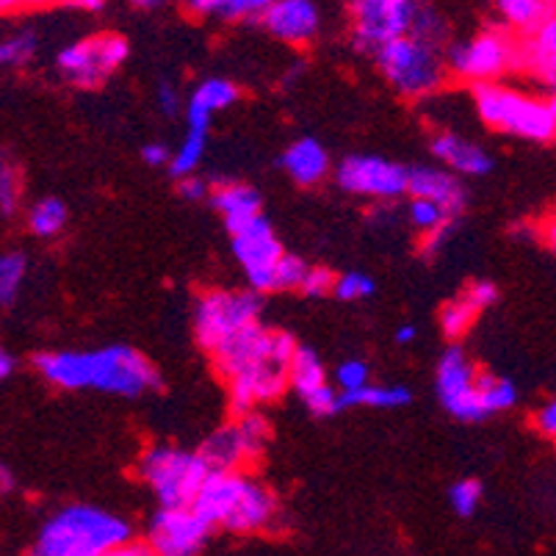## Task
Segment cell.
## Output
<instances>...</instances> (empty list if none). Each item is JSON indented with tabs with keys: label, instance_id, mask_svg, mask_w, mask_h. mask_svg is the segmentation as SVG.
Wrapping results in <instances>:
<instances>
[{
	"label": "cell",
	"instance_id": "obj_1",
	"mask_svg": "<svg viewBox=\"0 0 556 556\" xmlns=\"http://www.w3.org/2000/svg\"><path fill=\"white\" fill-rule=\"evenodd\" d=\"M294 338L266 330L261 325L227 341L214 352V366L230 388V409L236 418L255 413V404L271 402L291 386V363L296 355Z\"/></svg>",
	"mask_w": 556,
	"mask_h": 556
},
{
	"label": "cell",
	"instance_id": "obj_2",
	"mask_svg": "<svg viewBox=\"0 0 556 556\" xmlns=\"http://www.w3.org/2000/svg\"><path fill=\"white\" fill-rule=\"evenodd\" d=\"M37 371L62 391L94 388L116 396H141L159 388V374L144 355L130 346H103L92 352H42Z\"/></svg>",
	"mask_w": 556,
	"mask_h": 556
},
{
	"label": "cell",
	"instance_id": "obj_3",
	"mask_svg": "<svg viewBox=\"0 0 556 556\" xmlns=\"http://www.w3.org/2000/svg\"><path fill=\"white\" fill-rule=\"evenodd\" d=\"M191 507L211 526L241 534L269 529L277 518L275 495L244 471H211Z\"/></svg>",
	"mask_w": 556,
	"mask_h": 556
},
{
	"label": "cell",
	"instance_id": "obj_4",
	"mask_svg": "<svg viewBox=\"0 0 556 556\" xmlns=\"http://www.w3.org/2000/svg\"><path fill=\"white\" fill-rule=\"evenodd\" d=\"M128 540L130 529L123 518L89 504H73L42 526L34 556H105Z\"/></svg>",
	"mask_w": 556,
	"mask_h": 556
},
{
	"label": "cell",
	"instance_id": "obj_5",
	"mask_svg": "<svg viewBox=\"0 0 556 556\" xmlns=\"http://www.w3.org/2000/svg\"><path fill=\"white\" fill-rule=\"evenodd\" d=\"M473 105L479 119L498 134L540 144L556 139V114L548 98L520 92L504 84H482L473 86Z\"/></svg>",
	"mask_w": 556,
	"mask_h": 556
},
{
	"label": "cell",
	"instance_id": "obj_6",
	"mask_svg": "<svg viewBox=\"0 0 556 556\" xmlns=\"http://www.w3.org/2000/svg\"><path fill=\"white\" fill-rule=\"evenodd\" d=\"M382 78L402 98L418 100L438 92L448 75V50L434 39L407 34L374 53Z\"/></svg>",
	"mask_w": 556,
	"mask_h": 556
},
{
	"label": "cell",
	"instance_id": "obj_7",
	"mask_svg": "<svg viewBox=\"0 0 556 556\" xmlns=\"http://www.w3.org/2000/svg\"><path fill=\"white\" fill-rule=\"evenodd\" d=\"M139 477L150 484L164 509L191 507L211 468L200 452L175 446H153L141 454Z\"/></svg>",
	"mask_w": 556,
	"mask_h": 556
},
{
	"label": "cell",
	"instance_id": "obj_8",
	"mask_svg": "<svg viewBox=\"0 0 556 556\" xmlns=\"http://www.w3.org/2000/svg\"><path fill=\"white\" fill-rule=\"evenodd\" d=\"M523 62L520 37L509 28H484L465 42L448 48V73L473 86L498 84L504 75L518 73Z\"/></svg>",
	"mask_w": 556,
	"mask_h": 556
},
{
	"label": "cell",
	"instance_id": "obj_9",
	"mask_svg": "<svg viewBox=\"0 0 556 556\" xmlns=\"http://www.w3.org/2000/svg\"><path fill=\"white\" fill-rule=\"evenodd\" d=\"M261 318V296L257 291H208L194 307V336L205 352L216 349L257 325Z\"/></svg>",
	"mask_w": 556,
	"mask_h": 556
},
{
	"label": "cell",
	"instance_id": "obj_10",
	"mask_svg": "<svg viewBox=\"0 0 556 556\" xmlns=\"http://www.w3.org/2000/svg\"><path fill=\"white\" fill-rule=\"evenodd\" d=\"M421 9L424 0H349L352 42L363 53H377L413 34Z\"/></svg>",
	"mask_w": 556,
	"mask_h": 556
},
{
	"label": "cell",
	"instance_id": "obj_11",
	"mask_svg": "<svg viewBox=\"0 0 556 556\" xmlns=\"http://www.w3.org/2000/svg\"><path fill=\"white\" fill-rule=\"evenodd\" d=\"M130 45L119 34H92L55 55V70L75 86H100L128 62Z\"/></svg>",
	"mask_w": 556,
	"mask_h": 556
},
{
	"label": "cell",
	"instance_id": "obj_12",
	"mask_svg": "<svg viewBox=\"0 0 556 556\" xmlns=\"http://www.w3.org/2000/svg\"><path fill=\"white\" fill-rule=\"evenodd\" d=\"M269 443V424L261 413H247L211 434L200 454L211 471H241V465L255 463Z\"/></svg>",
	"mask_w": 556,
	"mask_h": 556
},
{
	"label": "cell",
	"instance_id": "obj_13",
	"mask_svg": "<svg viewBox=\"0 0 556 556\" xmlns=\"http://www.w3.org/2000/svg\"><path fill=\"white\" fill-rule=\"evenodd\" d=\"M434 388L443 407L459 421H482L484 407L479 399V371L459 346L443 352L434 374Z\"/></svg>",
	"mask_w": 556,
	"mask_h": 556
},
{
	"label": "cell",
	"instance_id": "obj_14",
	"mask_svg": "<svg viewBox=\"0 0 556 556\" xmlns=\"http://www.w3.org/2000/svg\"><path fill=\"white\" fill-rule=\"evenodd\" d=\"M232 255L244 269L252 291H275V277L286 257L280 239L266 219H255L244 230L232 232Z\"/></svg>",
	"mask_w": 556,
	"mask_h": 556
},
{
	"label": "cell",
	"instance_id": "obj_15",
	"mask_svg": "<svg viewBox=\"0 0 556 556\" xmlns=\"http://www.w3.org/2000/svg\"><path fill=\"white\" fill-rule=\"evenodd\" d=\"M338 184L343 191L371 200H396L409 191V169L379 155H349L338 166Z\"/></svg>",
	"mask_w": 556,
	"mask_h": 556
},
{
	"label": "cell",
	"instance_id": "obj_16",
	"mask_svg": "<svg viewBox=\"0 0 556 556\" xmlns=\"http://www.w3.org/2000/svg\"><path fill=\"white\" fill-rule=\"evenodd\" d=\"M214 526L202 518L194 507L159 509L150 523V540L159 556H200Z\"/></svg>",
	"mask_w": 556,
	"mask_h": 556
},
{
	"label": "cell",
	"instance_id": "obj_17",
	"mask_svg": "<svg viewBox=\"0 0 556 556\" xmlns=\"http://www.w3.org/2000/svg\"><path fill=\"white\" fill-rule=\"evenodd\" d=\"M261 25L277 42L305 48L318 37L321 14L313 0H277L275 7L261 17Z\"/></svg>",
	"mask_w": 556,
	"mask_h": 556
},
{
	"label": "cell",
	"instance_id": "obj_18",
	"mask_svg": "<svg viewBox=\"0 0 556 556\" xmlns=\"http://www.w3.org/2000/svg\"><path fill=\"white\" fill-rule=\"evenodd\" d=\"M520 50H523L520 73H529L551 94H556V14H551L538 31L520 37Z\"/></svg>",
	"mask_w": 556,
	"mask_h": 556
},
{
	"label": "cell",
	"instance_id": "obj_19",
	"mask_svg": "<svg viewBox=\"0 0 556 556\" xmlns=\"http://www.w3.org/2000/svg\"><path fill=\"white\" fill-rule=\"evenodd\" d=\"M407 194L421 197V200L438 202L448 216L463 214L465 208V186L459 184V178H454L452 172L432 169V166H416L409 169V191Z\"/></svg>",
	"mask_w": 556,
	"mask_h": 556
},
{
	"label": "cell",
	"instance_id": "obj_20",
	"mask_svg": "<svg viewBox=\"0 0 556 556\" xmlns=\"http://www.w3.org/2000/svg\"><path fill=\"white\" fill-rule=\"evenodd\" d=\"M211 202L225 219L230 236L261 219V194L247 184H216V189L211 191Z\"/></svg>",
	"mask_w": 556,
	"mask_h": 556
},
{
	"label": "cell",
	"instance_id": "obj_21",
	"mask_svg": "<svg viewBox=\"0 0 556 556\" xmlns=\"http://www.w3.org/2000/svg\"><path fill=\"white\" fill-rule=\"evenodd\" d=\"M434 159L454 169L457 175H488L493 169V159L479 148L477 141L459 134H438L432 139Z\"/></svg>",
	"mask_w": 556,
	"mask_h": 556
},
{
	"label": "cell",
	"instance_id": "obj_22",
	"mask_svg": "<svg viewBox=\"0 0 556 556\" xmlns=\"http://www.w3.org/2000/svg\"><path fill=\"white\" fill-rule=\"evenodd\" d=\"M282 169L291 175V180L300 186H316L327 178L330 172V155L316 139H296L291 148L282 153Z\"/></svg>",
	"mask_w": 556,
	"mask_h": 556
},
{
	"label": "cell",
	"instance_id": "obj_23",
	"mask_svg": "<svg viewBox=\"0 0 556 556\" xmlns=\"http://www.w3.org/2000/svg\"><path fill=\"white\" fill-rule=\"evenodd\" d=\"M495 14L504 28L518 37H529L556 14V0H495Z\"/></svg>",
	"mask_w": 556,
	"mask_h": 556
},
{
	"label": "cell",
	"instance_id": "obj_24",
	"mask_svg": "<svg viewBox=\"0 0 556 556\" xmlns=\"http://www.w3.org/2000/svg\"><path fill=\"white\" fill-rule=\"evenodd\" d=\"M275 3L277 0H189L186 9H191V12L200 14V17L244 23V20H261Z\"/></svg>",
	"mask_w": 556,
	"mask_h": 556
},
{
	"label": "cell",
	"instance_id": "obj_25",
	"mask_svg": "<svg viewBox=\"0 0 556 556\" xmlns=\"http://www.w3.org/2000/svg\"><path fill=\"white\" fill-rule=\"evenodd\" d=\"M291 386H294V391L300 393L302 402L311 399L313 393L321 391V388L330 386V382H327L325 363H321V357H318L313 349H305V346L296 349L294 363H291Z\"/></svg>",
	"mask_w": 556,
	"mask_h": 556
},
{
	"label": "cell",
	"instance_id": "obj_26",
	"mask_svg": "<svg viewBox=\"0 0 556 556\" xmlns=\"http://www.w3.org/2000/svg\"><path fill=\"white\" fill-rule=\"evenodd\" d=\"M452 219L454 216H448L438 202L421 200V197H413V202H409V222L421 232H427V252H434L438 244L446 239Z\"/></svg>",
	"mask_w": 556,
	"mask_h": 556
},
{
	"label": "cell",
	"instance_id": "obj_27",
	"mask_svg": "<svg viewBox=\"0 0 556 556\" xmlns=\"http://www.w3.org/2000/svg\"><path fill=\"white\" fill-rule=\"evenodd\" d=\"M409 402V391L402 386H368L357 393H341V409L346 407H377L393 409Z\"/></svg>",
	"mask_w": 556,
	"mask_h": 556
},
{
	"label": "cell",
	"instance_id": "obj_28",
	"mask_svg": "<svg viewBox=\"0 0 556 556\" xmlns=\"http://www.w3.org/2000/svg\"><path fill=\"white\" fill-rule=\"evenodd\" d=\"M67 225V205L59 197H45L28 211V227L39 239H53Z\"/></svg>",
	"mask_w": 556,
	"mask_h": 556
},
{
	"label": "cell",
	"instance_id": "obj_29",
	"mask_svg": "<svg viewBox=\"0 0 556 556\" xmlns=\"http://www.w3.org/2000/svg\"><path fill=\"white\" fill-rule=\"evenodd\" d=\"M479 399H482L484 416H493V413H504L518 404V388L513 379L482 371L479 374Z\"/></svg>",
	"mask_w": 556,
	"mask_h": 556
},
{
	"label": "cell",
	"instance_id": "obj_30",
	"mask_svg": "<svg viewBox=\"0 0 556 556\" xmlns=\"http://www.w3.org/2000/svg\"><path fill=\"white\" fill-rule=\"evenodd\" d=\"M39 53V34L34 28H17L0 42V64L9 70L28 67Z\"/></svg>",
	"mask_w": 556,
	"mask_h": 556
},
{
	"label": "cell",
	"instance_id": "obj_31",
	"mask_svg": "<svg viewBox=\"0 0 556 556\" xmlns=\"http://www.w3.org/2000/svg\"><path fill=\"white\" fill-rule=\"evenodd\" d=\"M194 98L202 100L214 114H219V111L230 109L232 103H239L241 89L227 78H205L194 89Z\"/></svg>",
	"mask_w": 556,
	"mask_h": 556
},
{
	"label": "cell",
	"instance_id": "obj_32",
	"mask_svg": "<svg viewBox=\"0 0 556 556\" xmlns=\"http://www.w3.org/2000/svg\"><path fill=\"white\" fill-rule=\"evenodd\" d=\"M25 271H28V263H25L20 252H7V255L0 257V302L3 305L14 302L25 280Z\"/></svg>",
	"mask_w": 556,
	"mask_h": 556
},
{
	"label": "cell",
	"instance_id": "obj_33",
	"mask_svg": "<svg viewBox=\"0 0 556 556\" xmlns=\"http://www.w3.org/2000/svg\"><path fill=\"white\" fill-rule=\"evenodd\" d=\"M477 313H479L477 307L465 300V296L448 302V305L441 311V327H443V332H446V338H452V341L463 338L465 332H468V327L473 325Z\"/></svg>",
	"mask_w": 556,
	"mask_h": 556
},
{
	"label": "cell",
	"instance_id": "obj_34",
	"mask_svg": "<svg viewBox=\"0 0 556 556\" xmlns=\"http://www.w3.org/2000/svg\"><path fill=\"white\" fill-rule=\"evenodd\" d=\"M482 484L477 479H459L457 484H452L448 490V502H452V509L463 518H471L477 513L479 502H482Z\"/></svg>",
	"mask_w": 556,
	"mask_h": 556
},
{
	"label": "cell",
	"instance_id": "obj_35",
	"mask_svg": "<svg viewBox=\"0 0 556 556\" xmlns=\"http://www.w3.org/2000/svg\"><path fill=\"white\" fill-rule=\"evenodd\" d=\"M307 275H311V266H307L302 257L288 255L280 261V269L275 277V291H302L305 288Z\"/></svg>",
	"mask_w": 556,
	"mask_h": 556
},
{
	"label": "cell",
	"instance_id": "obj_36",
	"mask_svg": "<svg viewBox=\"0 0 556 556\" xmlns=\"http://www.w3.org/2000/svg\"><path fill=\"white\" fill-rule=\"evenodd\" d=\"M336 386L341 393H357L371 386V368L363 361H343L336 371Z\"/></svg>",
	"mask_w": 556,
	"mask_h": 556
},
{
	"label": "cell",
	"instance_id": "obj_37",
	"mask_svg": "<svg viewBox=\"0 0 556 556\" xmlns=\"http://www.w3.org/2000/svg\"><path fill=\"white\" fill-rule=\"evenodd\" d=\"M374 294V280L363 271H346V275L338 277L336 282V296L343 302H357L366 300Z\"/></svg>",
	"mask_w": 556,
	"mask_h": 556
},
{
	"label": "cell",
	"instance_id": "obj_38",
	"mask_svg": "<svg viewBox=\"0 0 556 556\" xmlns=\"http://www.w3.org/2000/svg\"><path fill=\"white\" fill-rule=\"evenodd\" d=\"M17 200H20V180L17 172L12 166H3L0 169V211L3 216H12L17 211Z\"/></svg>",
	"mask_w": 556,
	"mask_h": 556
},
{
	"label": "cell",
	"instance_id": "obj_39",
	"mask_svg": "<svg viewBox=\"0 0 556 556\" xmlns=\"http://www.w3.org/2000/svg\"><path fill=\"white\" fill-rule=\"evenodd\" d=\"M336 282L338 277L332 275L330 269H321V266H311V275L305 280V291L307 296H327V294H336Z\"/></svg>",
	"mask_w": 556,
	"mask_h": 556
},
{
	"label": "cell",
	"instance_id": "obj_40",
	"mask_svg": "<svg viewBox=\"0 0 556 556\" xmlns=\"http://www.w3.org/2000/svg\"><path fill=\"white\" fill-rule=\"evenodd\" d=\"M463 296L468 302H471V305L477 307V311H484V307H490L495 300H498V291H495L493 282L479 280V282H473V286L468 288V291H465Z\"/></svg>",
	"mask_w": 556,
	"mask_h": 556
},
{
	"label": "cell",
	"instance_id": "obj_41",
	"mask_svg": "<svg viewBox=\"0 0 556 556\" xmlns=\"http://www.w3.org/2000/svg\"><path fill=\"white\" fill-rule=\"evenodd\" d=\"M73 0H0L3 12H37V9H53V7H67Z\"/></svg>",
	"mask_w": 556,
	"mask_h": 556
},
{
	"label": "cell",
	"instance_id": "obj_42",
	"mask_svg": "<svg viewBox=\"0 0 556 556\" xmlns=\"http://www.w3.org/2000/svg\"><path fill=\"white\" fill-rule=\"evenodd\" d=\"M155 100H159V109L164 111L166 116H175L180 111V92L172 86V80H161L155 86Z\"/></svg>",
	"mask_w": 556,
	"mask_h": 556
},
{
	"label": "cell",
	"instance_id": "obj_43",
	"mask_svg": "<svg viewBox=\"0 0 556 556\" xmlns=\"http://www.w3.org/2000/svg\"><path fill=\"white\" fill-rule=\"evenodd\" d=\"M534 427L540 429V434L556 441V396L548 399V402L534 413Z\"/></svg>",
	"mask_w": 556,
	"mask_h": 556
},
{
	"label": "cell",
	"instance_id": "obj_44",
	"mask_svg": "<svg viewBox=\"0 0 556 556\" xmlns=\"http://www.w3.org/2000/svg\"><path fill=\"white\" fill-rule=\"evenodd\" d=\"M180 194H184L186 200H202V197H211V189L202 178L189 175V178H180Z\"/></svg>",
	"mask_w": 556,
	"mask_h": 556
},
{
	"label": "cell",
	"instance_id": "obj_45",
	"mask_svg": "<svg viewBox=\"0 0 556 556\" xmlns=\"http://www.w3.org/2000/svg\"><path fill=\"white\" fill-rule=\"evenodd\" d=\"M141 159L148 161L150 166H166V164H172L169 148H164V144H148V148L141 150Z\"/></svg>",
	"mask_w": 556,
	"mask_h": 556
},
{
	"label": "cell",
	"instance_id": "obj_46",
	"mask_svg": "<svg viewBox=\"0 0 556 556\" xmlns=\"http://www.w3.org/2000/svg\"><path fill=\"white\" fill-rule=\"evenodd\" d=\"M105 556H159V554H155L150 543H130L128 540V543H123L119 548H114Z\"/></svg>",
	"mask_w": 556,
	"mask_h": 556
},
{
	"label": "cell",
	"instance_id": "obj_47",
	"mask_svg": "<svg viewBox=\"0 0 556 556\" xmlns=\"http://www.w3.org/2000/svg\"><path fill=\"white\" fill-rule=\"evenodd\" d=\"M540 236H543L545 247H548L551 252H556V216H548V219L543 222V227H540Z\"/></svg>",
	"mask_w": 556,
	"mask_h": 556
},
{
	"label": "cell",
	"instance_id": "obj_48",
	"mask_svg": "<svg viewBox=\"0 0 556 556\" xmlns=\"http://www.w3.org/2000/svg\"><path fill=\"white\" fill-rule=\"evenodd\" d=\"M416 336H418V332H416V327H413V325H402L396 332H393V338H396L399 346H407V343H413V341H416Z\"/></svg>",
	"mask_w": 556,
	"mask_h": 556
},
{
	"label": "cell",
	"instance_id": "obj_49",
	"mask_svg": "<svg viewBox=\"0 0 556 556\" xmlns=\"http://www.w3.org/2000/svg\"><path fill=\"white\" fill-rule=\"evenodd\" d=\"M14 368H17V361H14L9 352H0V379H9L14 374Z\"/></svg>",
	"mask_w": 556,
	"mask_h": 556
},
{
	"label": "cell",
	"instance_id": "obj_50",
	"mask_svg": "<svg viewBox=\"0 0 556 556\" xmlns=\"http://www.w3.org/2000/svg\"><path fill=\"white\" fill-rule=\"evenodd\" d=\"M73 7L84 9V12H100L105 7V0H73Z\"/></svg>",
	"mask_w": 556,
	"mask_h": 556
},
{
	"label": "cell",
	"instance_id": "obj_51",
	"mask_svg": "<svg viewBox=\"0 0 556 556\" xmlns=\"http://www.w3.org/2000/svg\"><path fill=\"white\" fill-rule=\"evenodd\" d=\"M130 3H134V7H139V9H155V7H161V3H169V0H130ZM178 3H189V0H178Z\"/></svg>",
	"mask_w": 556,
	"mask_h": 556
},
{
	"label": "cell",
	"instance_id": "obj_52",
	"mask_svg": "<svg viewBox=\"0 0 556 556\" xmlns=\"http://www.w3.org/2000/svg\"><path fill=\"white\" fill-rule=\"evenodd\" d=\"M12 484H14L12 471H9V468H3V471H0V488H3V493H9V490H12Z\"/></svg>",
	"mask_w": 556,
	"mask_h": 556
}]
</instances>
